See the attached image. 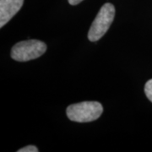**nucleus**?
<instances>
[{
	"label": "nucleus",
	"mask_w": 152,
	"mask_h": 152,
	"mask_svg": "<svg viewBox=\"0 0 152 152\" xmlns=\"http://www.w3.org/2000/svg\"><path fill=\"white\" fill-rule=\"evenodd\" d=\"M103 113L102 105L98 102H82L68 107L66 113L74 122L89 123L98 119Z\"/></svg>",
	"instance_id": "f257e3e1"
},
{
	"label": "nucleus",
	"mask_w": 152,
	"mask_h": 152,
	"mask_svg": "<svg viewBox=\"0 0 152 152\" xmlns=\"http://www.w3.org/2000/svg\"><path fill=\"white\" fill-rule=\"evenodd\" d=\"M82 1L83 0H69V3L71 5H76V4H80Z\"/></svg>",
	"instance_id": "0eeeda50"
},
{
	"label": "nucleus",
	"mask_w": 152,
	"mask_h": 152,
	"mask_svg": "<svg viewBox=\"0 0 152 152\" xmlns=\"http://www.w3.org/2000/svg\"><path fill=\"white\" fill-rule=\"evenodd\" d=\"M114 6L110 3L105 4L98 12L97 15L95 18L94 21L91 24V26L89 30V40L91 42H96L102 37L108 31L110 26L112 25L114 20Z\"/></svg>",
	"instance_id": "f03ea898"
},
{
	"label": "nucleus",
	"mask_w": 152,
	"mask_h": 152,
	"mask_svg": "<svg viewBox=\"0 0 152 152\" xmlns=\"http://www.w3.org/2000/svg\"><path fill=\"white\" fill-rule=\"evenodd\" d=\"M39 150L37 147L34 146V145H28V146L24 147L22 149H20L18 152H38Z\"/></svg>",
	"instance_id": "423d86ee"
},
{
	"label": "nucleus",
	"mask_w": 152,
	"mask_h": 152,
	"mask_svg": "<svg viewBox=\"0 0 152 152\" xmlns=\"http://www.w3.org/2000/svg\"><path fill=\"white\" fill-rule=\"evenodd\" d=\"M145 92L147 98L152 102V79L146 82L145 86Z\"/></svg>",
	"instance_id": "39448f33"
},
{
	"label": "nucleus",
	"mask_w": 152,
	"mask_h": 152,
	"mask_svg": "<svg viewBox=\"0 0 152 152\" xmlns=\"http://www.w3.org/2000/svg\"><path fill=\"white\" fill-rule=\"evenodd\" d=\"M47 45L39 40H27L16 43L11 49V58L18 62L36 59L45 53Z\"/></svg>",
	"instance_id": "7ed1b4c3"
},
{
	"label": "nucleus",
	"mask_w": 152,
	"mask_h": 152,
	"mask_svg": "<svg viewBox=\"0 0 152 152\" xmlns=\"http://www.w3.org/2000/svg\"><path fill=\"white\" fill-rule=\"evenodd\" d=\"M24 0H0V27H4L21 9Z\"/></svg>",
	"instance_id": "20e7f679"
}]
</instances>
